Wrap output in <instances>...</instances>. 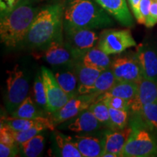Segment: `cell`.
<instances>
[{
	"mask_svg": "<svg viewBox=\"0 0 157 157\" xmlns=\"http://www.w3.org/2000/svg\"><path fill=\"white\" fill-rule=\"evenodd\" d=\"M65 2H57L39 9L23 44L45 50L54 41L63 39Z\"/></svg>",
	"mask_w": 157,
	"mask_h": 157,
	"instance_id": "obj_1",
	"label": "cell"
},
{
	"mask_svg": "<svg viewBox=\"0 0 157 157\" xmlns=\"http://www.w3.org/2000/svg\"><path fill=\"white\" fill-rule=\"evenodd\" d=\"M39 10L32 0H20L13 8L3 11L0 21V39L7 48L22 44Z\"/></svg>",
	"mask_w": 157,
	"mask_h": 157,
	"instance_id": "obj_2",
	"label": "cell"
},
{
	"mask_svg": "<svg viewBox=\"0 0 157 157\" xmlns=\"http://www.w3.org/2000/svg\"><path fill=\"white\" fill-rule=\"evenodd\" d=\"M114 25L113 19L95 0H66L63 26L88 29H106Z\"/></svg>",
	"mask_w": 157,
	"mask_h": 157,
	"instance_id": "obj_3",
	"label": "cell"
},
{
	"mask_svg": "<svg viewBox=\"0 0 157 157\" xmlns=\"http://www.w3.org/2000/svg\"><path fill=\"white\" fill-rule=\"evenodd\" d=\"M132 124V132L124 147L121 157L157 156V140L140 115L136 114Z\"/></svg>",
	"mask_w": 157,
	"mask_h": 157,
	"instance_id": "obj_4",
	"label": "cell"
},
{
	"mask_svg": "<svg viewBox=\"0 0 157 157\" xmlns=\"http://www.w3.org/2000/svg\"><path fill=\"white\" fill-rule=\"evenodd\" d=\"M6 73L7 75L6 107L11 113L28 97L29 83L28 78L18 65H15L13 69L7 70Z\"/></svg>",
	"mask_w": 157,
	"mask_h": 157,
	"instance_id": "obj_5",
	"label": "cell"
},
{
	"mask_svg": "<svg viewBox=\"0 0 157 157\" xmlns=\"http://www.w3.org/2000/svg\"><path fill=\"white\" fill-rule=\"evenodd\" d=\"M64 42L77 60L98 45L100 35L93 29L63 26Z\"/></svg>",
	"mask_w": 157,
	"mask_h": 157,
	"instance_id": "obj_6",
	"label": "cell"
},
{
	"mask_svg": "<svg viewBox=\"0 0 157 157\" xmlns=\"http://www.w3.org/2000/svg\"><path fill=\"white\" fill-rule=\"evenodd\" d=\"M135 46L136 42L128 29H105L100 35L97 45L109 56L120 54Z\"/></svg>",
	"mask_w": 157,
	"mask_h": 157,
	"instance_id": "obj_7",
	"label": "cell"
},
{
	"mask_svg": "<svg viewBox=\"0 0 157 157\" xmlns=\"http://www.w3.org/2000/svg\"><path fill=\"white\" fill-rule=\"evenodd\" d=\"M41 74L46 92L47 111L52 114L61 109L72 98L63 91L50 69L42 67Z\"/></svg>",
	"mask_w": 157,
	"mask_h": 157,
	"instance_id": "obj_8",
	"label": "cell"
},
{
	"mask_svg": "<svg viewBox=\"0 0 157 157\" xmlns=\"http://www.w3.org/2000/svg\"><path fill=\"white\" fill-rule=\"evenodd\" d=\"M98 97L96 94L90 93L77 95L71 98L61 109L52 113V121L55 124H58L76 117L97 101Z\"/></svg>",
	"mask_w": 157,
	"mask_h": 157,
	"instance_id": "obj_9",
	"label": "cell"
},
{
	"mask_svg": "<svg viewBox=\"0 0 157 157\" xmlns=\"http://www.w3.org/2000/svg\"><path fill=\"white\" fill-rule=\"evenodd\" d=\"M113 75L117 81H127L139 83L143 78L142 71L136 56H119L111 65Z\"/></svg>",
	"mask_w": 157,
	"mask_h": 157,
	"instance_id": "obj_10",
	"label": "cell"
},
{
	"mask_svg": "<svg viewBox=\"0 0 157 157\" xmlns=\"http://www.w3.org/2000/svg\"><path fill=\"white\" fill-rule=\"evenodd\" d=\"M46 61L55 67H74L77 60L64 42V39L54 41L45 49Z\"/></svg>",
	"mask_w": 157,
	"mask_h": 157,
	"instance_id": "obj_11",
	"label": "cell"
},
{
	"mask_svg": "<svg viewBox=\"0 0 157 157\" xmlns=\"http://www.w3.org/2000/svg\"><path fill=\"white\" fill-rule=\"evenodd\" d=\"M136 56L143 78L157 82V48L150 43H140L136 48Z\"/></svg>",
	"mask_w": 157,
	"mask_h": 157,
	"instance_id": "obj_12",
	"label": "cell"
},
{
	"mask_svg": "<svg viewBox=\"0 0 157 157\" xmlns=\"http://www.w3.org/2000/svg\"><path fill=\"white\" fill-rule=\"evenodd\" d=\"M157 102V82L143 78L138 83L137 91L130 105V110L139 114L141 110L148 104Z\"/></svg>",
	"mask_w": 157,
	"mask_h": 157,
	"instance_id": "obj_13",
	"label": "cell"
},
{
	"mask_svg": "<svg viewBox=\"0 0 157 157\" xmlns=\"http://www.w3.org/2000/svg\"><path fill=\"white\" fill-rule=\"evenodd\" d=\"M111 17L121 25L132 27L134 21L126 0H95Z\"/></svg>",
	"mask_w": 157,
	"mask_h": 157,
	"instance_id": "obj_14",
	"label": "cell"
},
{
	"mask_svg": "<svg viewBox=\"0 0 157 157\" xmlns=\"http://www.w3.org/2000/svg\"><path fill=\"white\" fill-rule=\"evenodd\" d=\"M132 132V127H126L119 130H111L105 132L103 137L104 151L103 154L113 153L117 155L118 157H121L124 147Z\"/></svg>",
	"mask_w": 157,
	"mask_h": 157,
	"instance_id": "obj_15",
	"label": "cell"
},
{
	"mask_svg": "<svg viewBox=\"0 0 157 157\" xmlns=\"http://www.w3.org/2000/svg\"><path fill=\"white\" fill-rule=\"evenodd\" d=\"M74 70L78 78V95L90 94L102 71L85 66L79 60L74 65Z\"/></svg>",
	"mask_w": 157,
	"mask_h": 157,
	"instance_id": "obj_16",
	"label": "cell"
},
{
	"mask_svg": "<svg viewBox=\"0 0 157 157\" xmlns=\"http://www.w3.org/2000/svg\"><path fill=\"white\" fill-rule=\"evenodd\" d=\"M1 123L5 124L7 127L14 131H24L32 128L39 124H44L48 127V129L53 131L55 129V123L52 118L39 117L34 119H22L13 117H2Z\"/></svg>",
	"mask_w": 157,
	"mask_h": 157,
	"instance_id": "obj_17",
	"label": "cell"
},
{
	"mask_svg": "<svg viewBox=\"0 0 157 157\" xmlns=\"http://www.w3.org/2000/svg\"><path fill=\"white\" fill-rule=\"evenodd\" d=\"M74 142L83 157L101 156L104 151L103 139L93 136H75Z\"/></svg>",
	"mask_w": 157,
	"mask_h": 157,
	"instance_id": "obj_18",
	"label": "cell"
},
{
	"mask_svg": "<svg viewBox=\"0 0 157 157\" xmlns=\"http://www.w3.org/2000/svg\"><path fill=\"white\" fill-rule=\"evenodd\" d=\"M101 126V122L96 119L93 112L87 109L79 113L68 124V129L74 132L89 133L98 130Z\"/></svg>",
	"mask_w": 157,
	"mask_h": 157,
	"instance_id": "obj_19",
	"label": "cell"
},
{
	"mask_svg": "<svg viewBox=\"0 0 157 157\" xmlns=\"http://www.w3.org/2000/svg\"><path fill=\"white\" fill-rule=\"evenodd\" d=\"M78 60L85 66L101 70L102 71L111 67L112 63L109 55L100 50L98 47L88 50Z\"/></svg>",
	"mask_w": 157,
	"mask_h": 157,
	"instance_id": "obj_20",
	"label": "cell"
},
{
	"mask_svg": "<svg viewBox=\"0 0 157 157\" xmlns=\"http://www.w3.org/2000/svg\"><path fill=\"white\" fill-rule=\"evenodd\" d=\"M71 67H63L60 70L56 71L55 73L57 81L63 90V91L71 98H74L78 95V78L74 68L70 70Z\"/></svg>",
	"mask_w": 157,
	"mask_h": 157,
	"instance_id": "obj_21",
	"label": "cell"
},
{
	"mask_svg": "<svg viewBox=\"0 0 157 157\" xmlns=\"http://www.w3.org/2000/svg\"><path fill=\"white\" fill-rule=\"evenodd\" d=\"M137 87H138V83L136 82L117 80L113 87L109 91L100 95L99 97L116 96L126 100L131 104L136 95Z\"/></svg>",
	"mask_w": 157,
	"mask_h": 157,
	"instance_id": "obj_22",
	"label": "cell"
},
{
	"mask_svg": "<svg viewBox=\"0 0 157 157\" xmlns=\"http://www.w3.org/2000/svg\"><path fill=\"white\" fill-rule=\"evenodd\" d=\"M36 105L32 98L28 96L23 103L10 113L11 117L22 119H34L39 117H44L43 111L40 108H37Z\"/></svg>",
	"mask_w": 157,
	"mask_h": 157,
	"instance_id": "obj_23",
	"label": "cell"
},
{
	"mask_svg": "<svg viewBox=\"0 0 157 157\" xmlns=\"http://www.w3.org/2000/svg\"><path fill=\"white\" fill-rule=\"evenodd\" d=\"M55 139L61 156L83 157L71 137L57 132L55 133Z\"/></svg>",
	"mask_w": 157,
	"mask_h": 157,
	"instance_id": "obj_24",
	"label": "cell"
},
{
	"mask_svg": "<svg viewBox=\"0 0 157 157\" xmlns=\"http://www.w3.org/2000/svg\"><path fill=\"white\" fill-rule=\"evenodd\" d=\"M117 82L111 68L103 71L94 84L91 93L100 96L111 89Z\"/></svg>",
	"mask_w": 157,
	"mask_h": 157,
	"instance_id": "obj_25",
	"label": "cell"
},
{
	"mask_svg": "<svg viewBox=\"0 0 157 157\" xmlns=\"http://www.w3.org/2000/svg\"><path fill=\"white\" fill-rule=\"evenodd\" d=\"M20 146L25 156H39L44 148V137L42 135L38 134Z\"/></svg>",
	"mask_w": 157,
	"mask_h": 157,
	"instance_id": "obj_26",
	"label": "cell"
},
{
	"mask_svg": "<svg viewBox=\"0 0 157 157\" xmlns=\"http://www.w3.org/2000/svg\"><path fill=\"white\" fill-rule=\"evenodd\" d=\"M111 130H119L127 127L129 119V111L109 108Z\"/></svg>",
	"mask_w": 157,
	"mask_h": 157,
	"instance_id": "obj_27",
	"label": "cell"
},
{
	"mask_svg": "<svg viewBox=\"0 0 157 157\" xmlns=\"http://www.w3.org/2000/svg\"><path fill=\"white\" fill-rule=\"evenodd\" d=\"M88 109L93 112L96 119L101 122L102 125L109 127L110 124V113L109 108L103 101L98 100L92 104Z\"/></svg>",
	"mask_w": 157,
	"mask_h": 157,
	"instance_id": "obj_28",
	"label": "cell"
},
{
	"mask_svg": "<svg viewBox=\"0 0 157 157\" xmlns=\"http://www.w3.org/2000/svg\"><path fill=\"white\" fill-rule=\"evenodd\" d=\"M138 115L151 130H157V102L145 105Z\"/></svg>",
	"mask_w": 157,
	"mask_h": 157,
	"instance_id": "obj_29",
	"label": "cell"
},
{
	"mask_svg": "<svg viewBox=\"0 0 157 157\" xmlns=\"http://www.w3.org/2000/svg\"><path fill=\"white\" fill-rule=\"evenodd\" d=\"M46 129H48V127L45 126L44 124L37 125V126H35L32 127V128L24 131H14L9 127L10 132L12 135H13L15 142L18 145H21L22 143L29 140V139L32 138L35 135L39 134L42 131Z\"/></svg>",
	"mask_w": 157,
	"mask_h": 157,
	"instance_id": "obj_30",
	"label": "cell"
},
{
	"mask_svg": "<svg viewBox=\"0 0 157 157\" xmlns=\"http://www.w3.org/2000/svg\"><path fill=\"white\" fill-rule=\"evenodd\" d=\"M34 95L35 103L41 109L47 111V97L42 74L36 76L34 83Z\"/></svg>",
	"mask_w": 157,
	"mask_h": 157,
	"instance_id": "obj_31",
	"label": "cell"
},
{
	"mask_svg": "<svg viewBox=\"0 0 157 157\" xmlns=\"http://www.w3.org/2000/svg\"><path fill=\"white\" fill-rule=\"evenodd\" d=\"M98 100L103 101L109 108H113V109L119 110H124V111L130 110V103L119 97H116V96L98 97Z\"/></svg>",
	"mask_w": 157,
	"mask_h": 157,
	"instance_id": "obj_32",
	"label": "cell"
},
{
	"mask_svg": "<svg viewBox=\"0 0 157 157\" xmlns=\"http://www.w3.org/2000/svg\"><path fill=\"white\" fill-rule=\"evenodd\" d=\"M153 0H141L140 5V17L137 23L146 25L150 13V7Z\"/></svg>",
	"mask_w": 157,
	"mask_h": 157,
	"instance_id": "obj_33",
	"label": "cell"
},
{
	"mask_svg": "<svg viewBox=\"0 0 157 157\" xmlns=\"http://www.w3.org/2000/svg\"><path fill=\"white\" fill-rule=\"evenodd\" d=\"M157 23V0H153L150 7V13L147 20L146 26L151 28Z\"/></svg>",
	"mask_w": 157,
	"mask_h": 157,
	"instance_id": "obj_34",
	"label": "cell"
},
{
	"mask_svg": "<svg viewBox=\"0 0 157 157\" xmlns=\"http://www.w3.org/2000/svg\"><path fill=\"white\" fill-rule=\"evenodd\" d=\"M18 153V147L10 146L5 143H0V156L1 157H10L16 156Z\"/></svg>",
	"mask_w": 157,
	"mask_h": 157,
	"instance_id": "obj_35",
	"label": "cell"
},
{
	"mask_svg": "<svg viewBox=\"0 0 157 157\" xmlns=\"http://www.w3.org/2000/svg\"><path fill=\"white\" fill-rule=\"evenodd\" d=\"M141 0H128V2L130 6V8L132 10L133 14H134L135 18L138 22L140 17V5Z\"/></svg>",
	"mask_w": 157,
	"mask_h": 157,
	"instance_id": "obj_36",
	"label": "cell"
},
{
	"mask_svg": "<svg viewBox=\"0 0 157 157\" xmlns=\"http://www.w3.org/2000/svg\"><path fill=\"white\" fill-rule=\"evenodd\" d=\"M39 1H46V0H39Z\"/></svg>",
	"mask_w": 157,
	"mask_h": 157,
	"instance_id": "obj_37",
	"label": "cell"
}]
</instances>
